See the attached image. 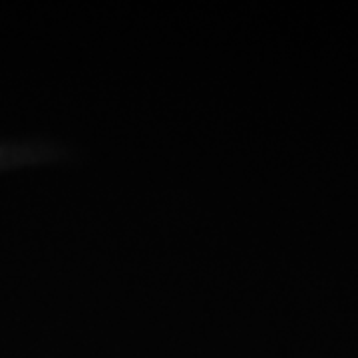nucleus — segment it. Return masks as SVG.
I'll return each mask as SVG.
<instances>
[]
</instances>
